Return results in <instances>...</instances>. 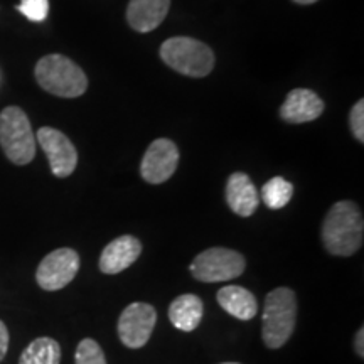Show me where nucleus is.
<instances>
[{
	"label": "nucleus",
	"instance_id": "nucleus-7",
	"mask_svg": "<svg viewBox=\"0 0 364 364\" xmlns=\"http://www.w3.org/2000/svg\"><path fill=\"white\" fill-rule=\"evenodd\" d=\"M80 270V255L73 248H58L46 255L36 272V282L43 290L56 292L75 280Z\"/></svg>",
	"mask_w": 364,
	"mask_h": 364
},
{
	"label": "nucleus",
	"instance_id": "nucleus-8",
	"mask_svg": "<svg viewBox=\"0 0 364 364\" xmlns=\"http://www.w3.org/2000/svg\"><path fill=\"white\" fill-rule=\"evenodd\" d=\"M157 322V312L150 304L134 302L118 318V338L129 349H140L149 343Z\"/></svg>",
	"mask_w": 364,
	"mask_h": 364
},
{
	"label": "nucleus",
	"instance_id": "nucleus-22",
	"mask_svg": "<svg viewBox=\"0 0 364 364\" xmlns=\"http://www.w3.org/2000/svg\"><path fill=\"white\" fill-rule=\"evenodd\" d=\"M9 349V331L7 326L0 321V363L4 361Z\"/></svg>",
	"mask_w": 364,
	"mask_h": 364
},
{
	"label": "nucleus",
	"instance_id": "nucleus-20",
	"mask_svg": "<svg viewBox=\"0 0 364 364\" xmlns=\"http://www.w3.org/2000/svg\"><path fill=\"white\" fill-rule=\"evenodd\" d=\"M21 14H24L29 21L33 22H43L46 21L49 12V2L48 0H21L17 6Z\"/></svg>",
	"mask_w": 364,
	"mask_h": 364
},
{
	"label": "nucleus",
	"instance_id": "nucleus-21",
	"mask_svg": "<svg viewBox=\"0 0 364 364\" xmlns=\"http://www.w3.org/2000/svg\"><path fill=\"white\" fill-rule=\"evenodd\" d=\"M349 125H351V132L354 139L359 142H364V100H358L354 105L351 115H349Z\"/></svg>",
	"mask_w": 364,
	"mask_h": 364
},
{
	"label": "nucleus",
	"instance_id": "nucleus-2",
	"mask_svg": "<svg viewBox=\"0 0 364 364\" xmlns=\"http://www.w3.org/2000/svg\"><path fill=\"white\" fill-rule=\"evenodd\" d=\"M297 295L289 287L272 290L265 299L262 338L267 348L279 349L294 334L297 324Z\"/></svg>",
	"mask_w": 364,
	"mask_h": 364
},
{
	"label": "nucleus",
	"instance_id": "nucleus-14",
	"mask_svg": "<svg viewBox=\"0 0 364 364\" xmlns=\"http://www.w3.org/2000/svg\"><path fill=\"white\" fill-rule=\"evenodd\" d=\"M169 7L171 0H130L127 21L136 33H150L162 24Z\"/></svg>",
	"mask_w": 364,
	"mask_h": 364
},
{
	"label": "nucleus",
	"instance_id": "nucleus-24",
	"mask_svg": "<svg viewBox=\"0 0 364 364\" xmlns=\"http://www.w3.org/2000/svg\"><path fill=\"white\" fill-rule=\"evenodd\" d=\"M294 2L300 4V6H311V4H316L318 0H294Z\"/></svg>",
	"mask_w": 364,
	"mask_h": 364
},
{
	"label": "nucleus",
	"instance_id": "nucleus-25",
	"mask_svg": "<svg viewBox=\"0 0 364 364\" xmlns=\"http://www.w3.org/2000/svg\"><path fill=\"white\" fill-rule=\"evenodd\" d=\"M221 364H240V363H221Z\"/></svg>",
	"mask_w": 364,
	"mask_h": 364
},
{
	"label": "nucleus",
	"instance_id": "nucleus-23",
	"mask_svg": "<svg viewBox=\"0 0 364 364\" xmlns=\"http://www.w3.org/2000/svg\"><path fill=\"white\" fill-rule=\"evenodd\" d=\"M354 349H356L359 358H364V329L363 327H359L356 338H354Z\"/></svg>",
	"mask_w": 364,
	"mask_h": 364
},
{
	"label": "nucleus",
	"instance_id": "nucleus-5",
	"mask_svg": "<svg viewBox=\"0 0 364 364\" xmlns=\"http://www.w3.org/2000/svg\"><path fill=\"white\" fill-rule=\"evenodd\" d=\"M0 147L16 166H27L36 157V135L22 108L7 107L0 112Z\"/></svg>",
	"mask_w": 364,
	"mask_h": 364
},
{
	"label": "nucleus",
	"instance_id": "nucleus-13",
	"mask_svg": "<svg viewBox=\"0 0 364 364\" xmlns=\"http://www.w3.org/2000/svg\"><path fill=\"white\" fill-rule=\"evenodd\" d=\"M226 203L235 215L250 218L260 204V193L245 172H235L226 182Z\"/></svg>",
	"mask_w": 364,
	"mask_h": 364
},
{
	"label": "nucleus",
	"instance_id": "nucleus-6",
	"mask_svg": "<svg viewBox=\"0 0 364 364\" xmlns=\"http://www.w3.org/2000/svg\"><path fill=\"white\" fill-rule=\"evenodd\" d=\"M247 268L245 257L230 248H209L199 253L191 263V273L196 280L204 284L230 282L238 279Z\"/></svg>",
	"mask_w": 364,
	"mask_h": 364
},
{
	"label": "nucleus",
	"instance_id": "nucleus-1",
	"mask_svg": "<svg viewBox=\"0 0 364 364\" xmlns=\"http://www.w3.org/2000/svg\"><path fill=\"white\" fill-rule=\"evenodd\" d=\"M364 220L356 203L339 201L322 223V243L334 257H351L363 247Z\"/></svg>",
	"mask_w": 364,
	"mask_h": 364
},
{
	"label": "nucleus",
	"instance_id": "nucleus-11",
	"mask_svg": "<svg viewBox=\"0 0 364 364\" xmlns=\"http://www.w3.org/2000/svg\"><path fill=\"white\" fill-rule=\"evenodd\" d=\"M326 105L316 91L307 88L292 90L280 107V117L287 124H307L324 113Z\"/></svg>",
	"mask_w": 364,
	"mask_h": 364
},
{
	"label": "nucleus",
	"instance_id": "nucleus-19",
	"mask_svg": "<svg viewBox=\"0 0 364 364\" xmlns=\"http://www.w3.org/2000/svg\"><path fill=\"white\" fill-rule=\"evenodd\" d=\"M75 364H107V358L97 341L86 338L76 348Z\"/></svg>",
	"mask_w": 364,
	"mask_h": 364
},
{
	"label": "nucleus",
	"instance_id": "nucleus-9",
	"mask_svg": "<svg viewBox=\"0 0 364 364\" xmlns=\"http://www.w3.org/2000/svg\"><path fill=\"white\" fill-rule=\"evenodd\" d=\"M41 149L48 156L51 172L59 179L71 176L78 166V152L68 136L53 127H43L36 134Z\"/></svg>",
	"mask_w": 364,
	"mask_h": 364
},
{
	"label": "nucleus",
	"instance_id": "nucleus-10",
	"mask_svg": "<svg viewBox=\"0 0 364 364\" xmlns=\"http://www.w3.org/2000/svg\"><path fill=\"white\" fill-rule=\"evenodd\" d=\"M179 149L169 139H157L149 145L140 162V174L149 184L169 181L179 166Z\"/></svg>",
	"mask_w": 364,
	"mask_h": 364
},
{
	"label": "nucleus",
	"instance_id": "nucleus-12",
	"mask_svg": "<svg viewBox=\"0 0 364 364\" xmlns=\"http://www.w3.org/2000/svg\"><path fill=\"white\" fill-rule=\"evenodd\" d=\"M140 255H142V243L135 236H118L105 247L100 255L98 267L107 275H115L134 265Z\"/></svg>",
	"mask_w": 364,
	"mask_h": 364
},
{
	"label": "nucleus",
	"instance_id": "nucleus-16",
	"mask_svg": "<svg viewBox=\"0 0 364 364\" xmlns=\"http://www.w3.org/2000/svg\"><path fill=\"white\" fill-rule=\"evenodd\" d=\"M204 314L203 300L194 294L179 295L169 306V321L179 331L193 332L201 324Z\"/></svg>",
	"mask_w": 364,
	"mask_h": 364
},
{
	"label": "nucleus",
	"instance_id": "nucleus-17",
	"mask_svg": "<svg viewBox=\"0 0 364 364\" xmlns=\"http://www.w3.org/2000/svg\"><path fill=\"white\" fill-rule=\"evenodd\" d=\"M61 363V346L53 338L34 339L24 353L21 354L19 364H59Z\"/></svg>",
	"mask_w": 364,
	"mask_h": 364
},
{
	"label": "nucleus",
	"instance_id": "nucleus-18",
	"mask_svg": "<svg viewBox=\"0 0 364 364\" xmlns=\"http://www.w3.org/2000/svg\"><path fill=\"white\" fill-rule=\"evenodd\" d=\"M294 196L292 182L285 181L284 177L277 176L272 177L270 181L265 182L260 193V201H263L267 208L270 209H282L290 203Z\"/></svg>",
	"mask_w": 364,
	"mask_h": 364
},
{
	"label": "nucleus",
	"instance_id": "nucleus-15",
	"mask_svg": "<svg viewBox=\"0 0 364 364\" xmlns=\"http://www.w3.org/2000/svg\"><path fill=\"white\" fill-rule=\"evenodd\" d=\"M218 304L223 311L238 321H252L258 312V300L250 290L240 285H226L218 292Z\"/></svg>",
	"mask_w": 364,
	"mask_h": 364
},
{
	"label": "nucleus",
	"instance_id": "nucleus-4",
	"mask_svg": "<svg viewBox=\"0 0 364 364\" xmlns=\"http://www.w3.org/2000/svg\"><path fill=\"white\" fill-rule=\"evenodd\" d=\"M161 58L171 70L191 78H204L215 68V53L201 41L171 38L161 46Z\"/></svg>",
	"mask_w": 364,
	"mask_h": 364
},
{
	"label": "nucleus",
	"instance_id": "nucleus-3",
	"mask_svg": "<svg viewBox=\"0 0 364 364\" xmlns=\"http://www.w3.org/2000/svg\"><path fill=\"white\" fill-rule=\"evenodd\" d=\"M34 76L41 88L54 97L78 98L88 88L85 71L63 54L41 58L36 65Z\"/></svg>",
	"mask_w": 364,
	"mask_h": 364
}]
</instances>
